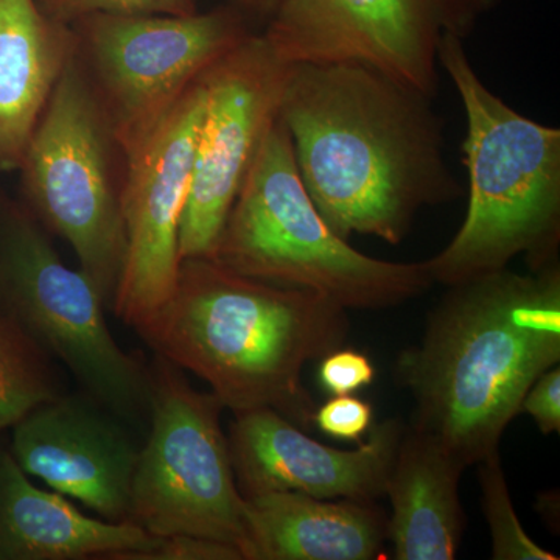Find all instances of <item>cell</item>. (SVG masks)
<instances>
[{
    "label": "cell",
    "mask_w": 560,
    "mask_h": 560,
    "mask_svg": "<svg viewBox=\"0 0 560 560\" xmlns=\"http://www.w3.org/2000/svg\"><path fill=\"white\" fill-rule=\"evenodd\" d=\"M279 119L330 230L397 245L420 210L463 197L431 98L359 62L289 65Z\"/></svg>",
    "instance_id": "obj_1"
},
{
    "label": "cell",
    "mask_w": 560,
    "mask_h": 560,
    "mask_svg": "<svg viewBox=\"0 0 560 560\" xmlns=\"http://www.w3.org/2000/svg\"><path fill=\"white\" fill-rule=\"evenodd\" d=\"M560 361L559 260L447 287L418 346L397 357L410 425L464 467L499 451L536 378Z\"/></svg>",
    "instance_id": "obj_2"
},
{
    "label": "cell",
    "mask_w": 560,
    "mask_h": 560,
    "mask_svg": "<svg viewBox=\"0 0 560 560\" xmlns=\"http://www.w3.org/2000/svg\"><path fill=\"white\" fill-rule=\"evenodd\" d=\"M349 329L348 311L324 294L189 259L172 296L136 331L154 355L208 383L224 408H271L307 431L318 405L302 372L345 346Z\"/></svg>",
    "instance_id": "obj_3"
},
{
    "label": "cell",
    "mask_w": 560,
    "mask_h": 560,
    "mask_svg": "<svg viewBox=\"0 0 560 560\" xmlns=\"http://www.w3.org/2000/svg\"><path fill=\"white\" fill-rule=\"evenodd\" d=\"M438 62L466 110L464 162L469 205L459 231L423 261L434 283L455 285L504 270L559 260L560 130L537 124L482 83L459 36L444 35Z\"/></svg>",
    "instance_id": "obj_4"
},
{
    "label": "cell",
    "mask_w": 560,
    "mask_h": 560,
    "mask_svg": "<svg viewBox=\"0 0 560 560\" xmlns=\"http://www.w3.org/2000/svg\"><path fill=\"white\" fill-rule=\"evenodd\" d=\"M213 260L276 285L316 291L346 311H383L434 285L425 264L374 259L330 230L308 197L278 119L224 223Z\"/></svg>",
    "instance_id": "obj_5"
},
{
    "label": "cell",
    "mask_w": 560,
    "mask_h": 560,
    "mask_svg": "<svg viewBox=\"0 0 560 560\" xmlns=\"http://www.w3.org/2000/svg\"><path fill=\"white\" fill-rule=\"evenodd\" d=\"M117 145L108 114L77 55L66 65L25 149V189L39 220L72 246L80 270L110 305L125 241Z\"/></svg>",
    "instance_id": "obj_6"
},
{
    "label": "cell",
    "mask_w": 560,
    "mask_h": 560,
    "mask_svg": "<svg viewBox=\"0 0 560 560\" xmlns=\"http://www.w3.org/2000/svg\"><path fill=\"white\" fill-rule=\"evenodd\" d=\"M149 381L151 430L132 475L128 521L151 536L202 537L242 552L245 499L221 427L223 405L160 355Z\"/></svg>",
    "instance_id": "obj_7"
},
{
    "label": "cell",
    "mask_w": 560,
    "mask_h": 560,
    "mask_svg": "<svg viewBox=\"0 0 560 560\" xmlns=\"http://www.w3.org/2000/svg\"><path fill=\"white\" fill-rule=\"evenodd\" d=\"M97 287L70 270L24 210L0 213V308L69 368L92 400L121 418L150 411L149 366L120 348Z\"/></svg>",
    "instance_id": "obj_8"
},
{
    "label": "cell",
    "mask_w": 560,
    "mask_h": 560,
    "mask_svg": "<svg viewBox=\"0 0 560 560\" xmlns=\"http://www.w3.org/2000/svg\"><path fill=\"white\" fill-rule=\"evenodd\" d=\"M497 0H282L265 38L287 65L359 62L433 98L444 35L466 38Z\"/></svg>",
    "instance_id": "obj_9"
},
{
    "label": "cell",
    "mask_w": 560,
    "mask_h": 560,
    "mask_svg": "<svg viewBox=\"0 0 560 560\" xmlns=\"http://www.w3.org/2000/svg\"><path fill=\"white\" fill-rule=\"evenodd\" d=\"M248 35L237 9L189 16H90L88 55L121 153L142 142L179 95Z\"/></svg>",
    "instance_id": "obj_10"
},
{
    "label": "cell",
    "mask_w": 560,
    "mask_h": 560,
    "mask_svg": "<svg viewBox=\"0 0 560 560\" xmlns=\"http://www.w3.org/2000/svg\"><path fill=\"white\" fill-rule=\"evenodd\" d=\"M287 69L264 35H248L201 73L206 109L179 224L180 261L212 259L238 191L279 119Z\"/></svg>",
    "instance_id": "obj_11"
},
{
    "label": "cell",
    "mask_w": 560,
    "mask_h": 560,
    "mask_svg": "<svg viewBox=\"0 0 560 560\" xmlns=\"http://www.w3.org/2000/svg\"><path fill=\"white\" fill-rule=\"evenodd\" d=\"M205 109L206 88L198 77L125 154L120 206L127 253L110 307L135 330L168 301L178 280L179 224Z\"/></svg>",
    "instance_id": "obj_12"
},
{
    "label": "cell",
    "mask_w": 560,
    "mask_h": 560,
    "mask_svg": "<svg viewBox=\"0 0 560 560\" xmlns=\"http://www.w3.org/2000/svg\"><path fill=\"white\" fill-rule=\"evenodd\" d=\"M405 423H374L355 451L308 436L271 408L234 412L228 445L243 497L298 492L316 499L377 501L396 458Z\"/></svg>",
    "instance_id": "obj_13"
},
{
    "label": "cell",
    "mask_w": 560,
    "mask_h": 560,
    "mask_svg": "<svg viewBox=\"0 0 560 560\" xmlns=\"http://www.w3.org/2000/svg\"><path fill=\"white\" fill-rule=\"evenodd\" d=\"M97 401L60 396L14 423L22 470L108 522L128 521L139 451Z\"/></svg>",
    "instance_id": "obj_14"
},
{
    "label": "cell",
    "mask_w": 560,
    "mask_h": 560,
    "mask_svg": "<svg viewBox=\"0 0 560 560\" xmlns=\"http://www.w3.org/2000/svg\"><path fill=\"white\" fill-rule=\"evenodd\" d=\"M160 540L136 523L90 517L61 493L36 488L0 448V560H139Z\"/></svg>",
    "instance_id": "obj_15"
},
{
    "label": "cell",
    "mask_w": 560,
    "mask_h": 560,
    "mask_svg": "<svg viewBox=\"0 0 560 560\" xmlns=\"http://www.w3.org/2000/svg\"><path fill=\"white\" fill-rule=\"evenodd\" d=\"M243 499V560H372L388 541V515L377 501L298 492Z\"/></svg>",
    "instance_id": "obj_16"
},
{
    "label": "cell",
    "mask_w": 560,
    "mask_h": 560,
    "mask_svg": "<svg viewBox=\"0 0 560 560\" xmlns=\"http://www.w3.org/2000/svg\"><path fill=\"white\" fill-rule=\"evenodd\" d=\"M464 470L433 436L405 423L385 493L394 559H456L467 523L459 499Z\"/></svg>",
    "instance_id": "obj_17"
},
{
    "label": "cell",
    "mask_w": 560,
    "mask_h": 560,
    "mask_svg": "<svg viewBox=\"0 0 560 560\" xmlns=\"http://www.w3.org/2000/svg\"><path fill=\"white\" fill-rule=\"evenodd\" d=\"M68 33L35 0H0V168L22 158L72 55Z\"/></svg>",
    "instance_id": "obj_18"
},
{
    "label": "cell",
    "mask_w": 560,
    "mask_h": 560,
    "mask_svg": "<svg viewBox=\"0 0 560 560\" xmlns=\"http://www.w3.org/2000/svg\"><path fill=\"white\" fill-rule=\"evenodd\" d=\"M60 396L54 357L0 312V431Z\"/></svg>",
    "instance_id": "obj_19"
},
{
    "label": "cell",
    "mask_w": 560,
    "mask_h": 560,
    "mask_svg": "<svg viewBox=\"0 0 560 560\" xmlns=\"http://www.w3.org/2000/svg\"><path fill=\"white\" fill-rule=\"evenodd\" d=\"M482 512L490 534V558L493 560H559L545 550L518 521L512 504L510 486L501 464L500 452H493L477 464Z\"/></svg>",
    "instance_id": "obj_20"
},
{
    "label": "cell",
    "mask_w": 560,
    "mask_h": 560,
    "mask_svg": "<svg viewBox=\"0 0 560 560\" xmlns=\"http://www.w3.org/2000/svg\"><path fill=\"white\" fill-rule=\"evenodd\" d=\"M50 10L58 21L94 14L189 16L195 13V3L194 0H50Z\"/></svg>",
    "instance_id": "obj_21"
},
{
    "label": "cell",
    "mask_w": 560,
    "mask_h": 560,
    "mask_svg": "<svg viewBox=\"0 0 560 560\" xmlns=\"http://www.w3.org/2000/svg\"><path fill=\"white\" fill-rule=\"evenodd\" d=\"M313 427L331 440L361 444L374 427V408L370 401L353 394L330 396L316 407Z\"/></svg>",
    "instance_id": "obj_22"
},
{
    "label": "cell",
    "mask_w": 560,
    "mask_h": 560,
    "mask_svg": "<svg viewBox=\"0 0 560 560\" xmlns=\"http://www.w3.org/2000/svg\"><path fill=\"white\" fill-rule=\"evenodd\" d=\"M318 383L329 396H349L375 381V366L360 350L337 348L318 360Z\"/></svg>",
    "instance_id": "obj_23"
},
{
    "label": "cell",
    "mask_w": 560,
    "mask_h": 560,
    "mask_svg": "<svg viewBox=\"0 0 560 560\" xmlns=\"http://www.w3.org/2000/svg\"><path fill=\"white\" fill-rule=\"evenodd\" d=\"M521 412H526L536 422L541 434H558L560 431V368L552 366L536 378L526 390Z\"/></svg>",
    "instance_id": "obj_24"
},
{
    "label": "cell",
    "mask_w": 560,
    "mask_h": 560,
    "mask_svg": "<svg viewBox=\"0 0 560 560\" xmlns=\"http://www.w3.org/2000/svg\"><path fill=\"white\" fill-rule=\"evenodd\" d=\"M139 560H243L238 548L195 536L161 537L160 544Z\"/></svg>",
    "instance_id": "obj_25"
},
{
    "label": "cell",
    "mask_w": 560,
    "mask_h": 560,
    "mask_svg": "<svg viewBox=\"0 0 560 560\" xmlns=\"http://www.w3.org/2000/svg\"><path fill=\"white\" fill-rule=\"evenodd\" d=\"M232 2H234L238 11L245 10L250 14H256V16L271 20L272 14L278 10L279 3L282 0H232Z\"/></svg>",
    "instance_id": "obj_26"
}]
</instances>
